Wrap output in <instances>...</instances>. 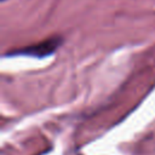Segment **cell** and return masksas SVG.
Masks as SVG:
<instances>
[{"label": "cell", "instance_id": "cell-1", "mask_svg": "<svg viewBox=\"0 0 155 155\" xmlns=\"http://www.w3.org/2000/svg\"><path fill=\"white\" fill-rule=\"evenodd\" d=\"M62 42H63V38L59 35H54L40 42H35L33 45L16 48L11 52L8 51L5 56H29V57L44 58V57L53 54L57 51V48L62 45Z\"/></svg>", "mask_w": 155, "mask_h": 155}, {"label": "cell", "instance_id": "cell-2", "mask_svg": "<svg viewBox=\"0 0 155 155\" xmlns=\"http://www.w3.org/2000/svg\"><path fill=\"white\" fill-rule=\"evenodd\" d=\"M1 1H5V0H1Z\"/></svg>", "mask_w": 155, "mask_h": 155}]
</instances>
